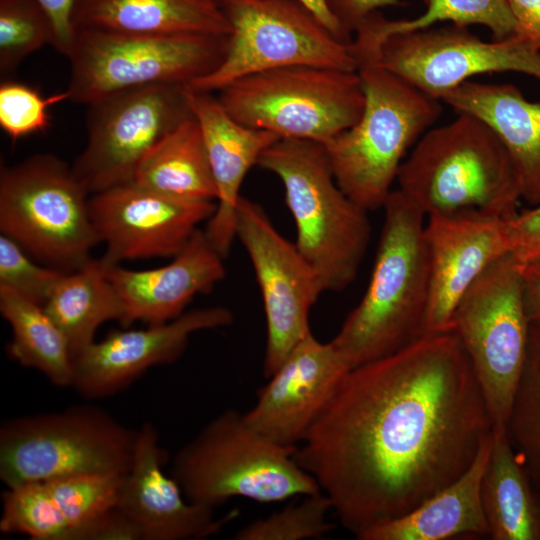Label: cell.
<instances>
[{"label":"cell","instance_id":"1","mask_svg":"<svg viewBox=\"0 0 540 540\" xmlns=\"http://www.w3.org/2000/svg\"><path fill=\"white\" fill-rule=\"evenodd\" d=\"M491 432L459 340L428 333L350 369L293 457L359 538L457 480Z\"/></svg>","mask_w":540,"mask_h":540},{"label":"cell","instance_id":"2","mask_svg":"<svg viewBox=\"0 0 540 540\" xmlns=\"http://www.w3.org/2000/svg\"><path fill=\"white\" fill-rule=\"evenodd\" d=\"M351 48L364 91V108L350 128L324 143L341 190L366 211L383 207L407 151L440 117V100L386 69L385 38L374 16L354 32Z\"/></svg>","mask_w":540,"mask_h":540},{"label":"cell","instance_id":"3","mask_svg":"<svg viewBox=\"0 0 540 540\" xmlns=\"http://www.w3.org/2000/svg\"><path fill=\"white\" fill-rule=\"evenodd\" d=\"M382 209L384 222L369 284L331 340L351 369L426 334L430 263L425 215L398 189L391 191Z\"/></svg>","mask_w":540,"mask_h":540},{"label":"cell","instance_id":"4","mask_svg":"<svg viewBox=\"0 0 540 540\" xmlns=\"http://www.w3.org/2000/svg\"><path fill=\"white\" fill-rule=\"evenodd\" d=\"M457 114L416 142L399 168L397 189L425 216L481 212L514 218L522 196L508 152L484 122Z\"/></svg>","mask_w":540,"mask_h":540},{"label":"cell","instance_id":"5","mask_svg":"<svg viewBox=\"0 0 540 540\" xmlns=\"http://www.w3.org/2000/svg\"><path fill=\"white\" fill-rule=\"evenodd\" d=\"M257 165L276 175L296 226V246L324 291L340 292L356 278L371 238L368 211L338 186L322 143L280 138Z\"/></svg>","mask_w":540,"mask_h":540},{"label":"cell","instance_id":"6","mask_svg":"<svg viewBox=\"0 0 540 540\" xmlns=\"http://www.w3.org/2000/svg\"><path fill=\"white\" fill-rule=\"evenodd\" d=\"M295 450L256 431L239 411L226 409L178 450L171 476L188 501L213 508L234 497L266 503L321 492L295 461Z\"/></svg>","mask_w":540,"mask_h":540},{"label":"cell","instance_id":"7","mask_svg":"<svg viewBox=\"0 0 540 540\" xmlns=\"http://www.w3.org/2000/svg\"><path fill=\"white\" fill-rule=\"evenodd\" d=\"M72 166L49 153L0 170V231L34 260L69 273L83 267L100 242L89 197Z\"/></svg>","mask_w":540,"mask_h":540},{"label":"cell","instance_id":"8","mask_svg":"<svg viewBox=\"0 0 540 540\" xmlns=\"http://www.w3.org/2000/svg\"><path fill=\"white\" fill-rule=\"evenodd\" d=\"M217 99L243 125L322 144L353 126L365 103L357 71L310 65L244 76Z\"/></svg>","mask_w":540,"mask_h":540},{"label":"cell","instance_id":"9","mask_svg":"<svg viewBox=\"0 0 540 540\" xmlns=\"http://www.w3.org/2000/svg\"><path fill=\"white\" fill-rule=\"evenodd\" d=\"M227 43L228 36L77 28L66 56L69 101L88 106L126 89L158 83L188 85L220 64Z\"/></svg>","mask_w":540,"mask_h":540},{"label":"cell","instance_id":"10","mask_svg":"<svg viewBox=\"0 0 540 540\" xmlns=\"http://www.w3.org/2000/svg\"><path fill=\"white\" fill-rule=\"evenodd\" d=\"M137 432L90 405L11 418L0 428V479L8 488L78 474H126Z\"/></svg>","mask_w":540,"mask_h":540},{"label":"cell","instance_id":"11","mask_svg":"<svg viewBox=\"0 0 540 540\" xmlns=\"http://www.w3.org/2000/svg\"><path fill=\"white\" fill-rule=\"evenodd\" d=\"M530 326L520 265L511 253L491 263L454 310L450 331L469 359L494 431H506L524 370Z\"/></svg>","mask_w":540,"mask_h":540},{"label":"cell","instance_id":"12","mask_svg":"<svg viewBox=\"0 0 540 540\" xmlns=\"http://www.w3.org/2000/svg\"><path fill=\"white\" fill-rule=\"evenodd\" d=\"M231 33L225 55L187 86L219 91L244 76L294 65L356 71L351 43L334 36L296 0H220Z\"/></svg>","mask_w":540,"mask_h":540},{"label":"cell","instance_id":"13","mask_svg":"<svg viewBox=\"0 0 540 540\" xmlns=\"http://www.w3.org/2000/svg\"><path fill=\"white\" fill-rule=\"evenodd\" d=\"M87 107V143L72 170L90 195L134 181L146 154L193 115L186 85L174 83L122 90Z\"/></svg>","mask_w":540,"mask_h":540},{"label":"cell","instance_id":"14","mask_svg":"<svg viewBox=\"0 0 540 540\" xmlns=\"http://www.w3.org/2000/svg\"><path fill=\"white\" fill-rule=\"evenodd\" d=\"M234 230L250 258L263 300L267 330L263 375L269 378L312 333L310 311L324 289L296 244L280 234L258 203L240 196Z\"/></svg>","mask_w":540,"mask_h":540},{"label":"cell","instance_id":"15","mask_svg":"<svg viewBox=\"0 0 540 540\" xmlns=\"http://www.w3.org/2000/svg\"><path fill=\"white\" fill-rule=\"evenodd\" d=\"M380 61L438 100L484 73L517 72L540 81V45L517 33L488 42L456 25L393 34L382 45Z\"/></svg>","mask_w":540,"mask_h":540},{"label":"cell","instance_id":"16","mask_svg":"<svg viewBox=\"0 0 540 540\" xmlns=\"http://www.w3.org/2000/svg\"><path fill=\"white\" fill-rule=\"evenodd\" d=\"M217 204L163 194L132 181L93 194L89 198L92 223L106 266L122 260L173 258Z\"/></svg>","mask_w":540,"mask_h":540},{"label":"cell","instance_id":"17","mask_svg":"<svg viewBox=\"0 0 540 540\" xmlns=\"http://www.w3.org/2000/svg\"><path fill=\"white\" fill-rule=\"evenodd\" d=\"M350 369L331 341L310 333L259 390L245 421L271 441L297 447Z\"/></svg>","mask_w":540,"mask_h":540},{"label":"cell","instance_id":"18","mask_svg":"<svg viewBox=\"0 0 540 540\" xmlns=\"http://www.w3.org/2000/svg\"><path fill=\"white\" fill-rule=\"evenodd\" d=\"M232 322L233 314L228 308L212 306L184 312L146 329L113 330L73 358L72 387L87 398L111 395L147 369L177 360L193 333L229 326Z\"/></svg>","mask_w":540,"mask_h":540},{"label":"cell","instance_id":"19","mask_svg":"<svg viewBox=\"0 0 540 540\" xmlns=\"http://www.w3.org/2000/svg\"><path fill=\"white\" fill-rule=\"evenodd\" d=\"M427 217L430 301L426 334L450 332L463 294L491 263L510 253L508 220L481 212Z\"/></svg>","mask_w":540,"mask_h":540},{"label":"cell","instance_id":"20","mask_svg":"<svg viewBox=\"0 0 540 540\" xmlns=\"http://www.w3.org/2000/svg\"><path fill=\"white\" fill-rule=\"evenodd\" d=\"M165 457L156 428L143 424L116 506L137 525L142 540L206 538L237 516L238 511H231L218 518L213 507L188 501L176 480L162 470Z\"/></svg>","mask_w":540,"mask_h":540},{"label":"cell","instance_id":"21","mask_svg":"<svg viewBox=\"0 0 540 540\" xmlns=\"http://www.w3.org/2000/svg\"><path fill=\"white\" fill-rule=\"evenodd\" d=\"M223 259L205 231L197 229L164 266L137 271L107 266V276L123 305L119 323L125 328L136 321L151 326L179 317L194 296L210 291L225 277Z\"/></svg>","mask_w":540,"mask_h":540},{"label":"cell","instance_id":"22","mask_svg":"<svg viewBox=\"0 0 540 540\" xmlns=\"http://www.w3.org/2000/svg\"><path fill=\"white\" fill-rule=\"evenodd\" d=\"M186 97L204 139L217 188V206L205 234L212 246L227 257L235 237L234 217L240 188L251 167L280 137L270 131L241 124L211 93L186 85Z\"/></svg>","mask_w":540,"mask_h":540},{"label":"cell","instance_id":"23","mask_svg":"<svg viewBox=\"0 0 540 540\" xmlns=\"http://www.w3.org/2000/svg\"><path fill=\"white\" fill-rule=\"evenodd\" d=\"M457 113L484 122L508 152L519 180L522 200L540 204V103L527 100L507 83L466 81L440 98Z\"/></svg>","mask_w":540,"mask_h":540},{"label":"cell","instance_id":"24","mask_svg":"<svg viewBox=\"0 0 540 540\" xmlns=\"http://www.w3.org/2000/svg\"><path fill=\"white\" fill-rule=\"evenodd\" d=\"M493 431L482 443L468 470L416 508L378 524L360 540H449L489 536L481 500V482L488 462Z\"/></svg>","mask_w":540,"mask_h":540},{"label":"cell","instance_id":"25","mask_svg":"<svg viewBox=\"0 0 540 540\" xmlns=\"http://www.w3.org/2000/svg\"><path fill=\"white\" fill-rule=\"evenodd\" d=\"M77 28L139 34L229 36L230 22L216 0H73Z\"/></svg>","mask_w":540,"mask_h":540},{"label":"cell","instance_id":"26","mask_svg":"<svg viewBox=\"0 0 540 540\" xmlns=\"http://www.w3.org/2000/svg\"><path fill=\"white\" fill-rule=\"evenodd\" d=\"M493 431L481 500L494 540H540V494L506 431Z\"/></svg>","mask_w":540,"mask_h":540},{"label":"cell","instance_id":"27","mask_svg":"<svg viewBox=\"0 0 540 540\" xmlns=\"http://www.w3.org/2000/svg\"><path fill=\"white\" fill-rule=\"evenodd\" d=\"M43 307L65 336L73 358L95 341L100 325L123 317L121 299L101 259L64 273Z\"/></svg>","mask_w":540,"mask_h":540},{"label":"cell","instance_id":"28","mask_svg":"<svg viewBox=\"0 0 540 540\" xmlns=\"http://www.w3.org/2000/svg\"><path fill=\"white\" fill-rule=\"evenodd\" d=\"M134 182L187 200H217V188L200 126L192 115L142 159Z\"/></svg>","mask_w":540,"mask_h":540},{"label":"cell","instance_id":"29","mask_svg":"<svg viewBox=\"0 0 540 540\" xmlns=\"http://www.w3.org/2000/svg\"><path fill=\"white\" fill-rule=\"evenodd\" d=\"M0 312L12 330L9 357L40 371L55 386H72L73 357L68 342L44 307L0 287Z\"/></svg>","mask_w":540,"mask_h":540},{"label":"cell","instance_id":"30","mask_svg":"<svg viewBox=\"0 0 540 540\" xmlns=\"http://www.w3.org/2000/svg\"><path fill=\"white\" fill-rule=\"evenodd\" d=\"M508 438L540 494V327L531 325L526 361L506 425Z\"/></svg>","mask_w":540,"mask_h":540},{"label":"cell","instance_id":"31","mask_svg":"<svg viewBox=\"0 0 540 540\" xmlns=\"http://www.w3.org/2000/svg\"><path fill=\"white\" fill-rule=\"evenodd\" d=\"M424 14L412 20L381 18V28L387 37L423 30L441 21L467 27L477 24L488 28L495 40L505 39L517 32L516 20L506 0H426Z\"/></svg>","mask_w":540,"mask_h":540},{"label":"cell","instance_id":"32","mask_svg":"<svg viewBox=\"0 0 540 540\" xmlns=\"http://www.w3.org/2000/svg\"><path fill=\"white\" fill-rule=\"evenodd\" d=\"M2 533H21L34 540H67L70 526L44 481L8 487L2 495Z\"/></svg>","mask_w":540,"mask_h":540},{"label":"cell","instance_id":"33","mask_svg":"<svg viewBox=\"0 0 540 540\" xmlns=\"http://www.w3.org/2000/svg\"><path fill=\"white\" fill-rule=\"evenodd\" d=\"M49 16L36 0H0V72L13 73L32 53L54 46Z\"/></svg>","mask_w":540,"mask_h":540},{"label":"cell","instance_id":"34","mask_svg":"<svg viewBox=\"0 0 540 540\" xmlns=\"http://www.w3.org/2000/svg\"><path fill=\"white\" fill-rule=\"evenodd\" d=\"M125 474L88 473L44 481L70 526V532L117 506Z\"/></svg>","mask_w":540,"mask_h":540},{"label":"cell","instance_id":"35","mask_svg":"<svg viewBox=\"0 0 540 540\" xmlns=\"http://www.w3.org/2000/svg\"><path fill=\"white\" fill-rule=\"evenodd\" d=\"M330 499L321 491L304 496L298 503L241 528L236 540H303L322 538L333 529L327 519Z\"/></svg>","mask_w":540,"mask_h":540},{"label":"cell","instance_id":"36","mask_svg":"<svg viewBox=\"0 0 540 540\" xmlns=\"http://www.w3.org/2000/svg\"><path fill=\"white\" fill-rule=\"evenodd\" d=\"M70 100L65 90L43 97L32 87L15 81L0 85V127L12 141L45 131L50 125L48 108Z\"/></svg>","mask_w":540,"mask_h":540},{"label":"cell","instance_id":"37","mask_svg":"<svg viewBox=\"0 0 540 540\" xmlns=\"http://www.w3.org/2000/svg\"><path fill=\"white\" fill-rule=\"evenodd\" d=\"M33 258L13 239L0 236V287L44 306L55 284L64 274Z\"/></svg>","mask_w":540,"mask_h":540},{"label":"cell","instance_id":"38","mask_svg":"<svg viewBox=\"0 0 540 540\" xmlns=\"http://www.w3.org/2000/svg\"><path fill=\"white\" fill-rule=\"evenodd\" d=\"M68 540H142L137 525L118 507L74 528Z\"/></svg>","mask_w":540,"mask_h":540},{"label":"cell","instance_id":"39","mask_svg":"<svg viewBox=\"0 0 540 540\" xmlns=\"http://www.w3.org/2000/svg\"><path fill=\"white\" fill-rule=\"evenodd\" d=\"M510 253L520 264L540 260V204L508 220Z\"/></svg>","mask_w":540,"mask_h":540},{"label":"cell","instance_id":"40","mask_svg":"<svg viewBox=\"0 0 540 540\" xmlns=\"http://www.w3.org/2000/svg\"><path fill=\"white\" fill-rule=\"evenodd\" d=\"M326 2L350 35L379 9L401 4L400 0H326Z\"/></svg>","mask_w":540,"mask_h":540},{"label":"cell","instance_id":"41","mask_svg":"<svg viewBox=\"0 0 540 540\" xmlns=\"http://www.w3.org/2000/svg\"><path fill=\"white\" fill-rule=\"evenodd\" d=\"M45 10L53 26L54 48L67 56L74 39L72 23L73 0H36Z\"/></svg>","mask_w":540,"mask_h":540},{"label":"cell","instance_id":"42","mask_svg":"<svg viewBox=\"0 0 540 540\" xmlns=\"http://www.w3.org/2000/svg\"><path fill=\"white\" fill-rule=\"evenodd\" d=\"M519 265L526 315L530 325L540 327V260Z\"/></svg>","mask_w":540,"mask_h":540},{"label":"cell","instance_id":"43","mask_svg":"<svg viewBox=\"0 0 540 540\" xmlns=\"http://www.w3.org/2000/svg\"><path fill=\"white\" fill-rule=\"evenodd\" d=\"M520 34L540 45V0H506Z\"/></svg>","mask_w":540,"mask_h":540},{"label":"cell","instance_id":"44","mask_svg":"<svg viewBox=\"0 0 540 540\" xmlns=\"http://www.w3.org/2000/svg\"><path fill=\"white\" fill-rule=\"evenodd\" d=\"M305 6L338 39L351 43L352 37L332 13L326 0H296Z\"/></svg>","mask_w":540,"mask_h":540},{"label":"cell","instance_id":"45","mask_svg":"<svg viewBox=\"0 0 540 540\" xmlns=\"http://www.w3.org/2000/svg\"><path fill=\"white\" fill-rule=\"evenodd\" d=\"M216 1L219 3L220 0H216Z\"/></svg>","mask_w":540,"mask_h":540}]
</instances>
